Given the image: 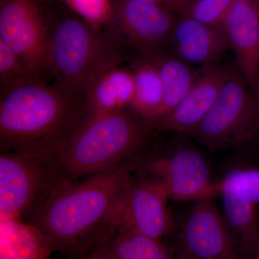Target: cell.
<instances>
[{"instance_id": "cell-1", "label": "cell", "mask_w": 259, "mask_h": 259, "mask_svg": "<svg viewBox=\"0 0 259 259\" xmlns=\"http://www.w3.org/2000/svg\"><path fill=\"white\" fill-rule=\"evenodd\" d=\"M139 156L115 169L62 184L29 218L51 245L69 259H83L111 241L112 215L122 191L139 168Z\"/></svg>"}, {"instance_id": "cell-2", "label": "cell", "mask_w": 259, "mask_h": 259, "mask_svg": "<svg viewBox=\"0 0 259 259\" xmlns=\"http://www.w3.org/2000/svg\"><path fill=\"white\" fill-rule=\"evenodd\" d=\"M92 114L84 95L26 75L0 89V149L54 156Z\"/></svg>"}, {"instance_id": "cell-3", "label": "cell", "mask_w": 259, "mask_h": 259, "mask_svg": "<svg viewBox=\"0 0 259 259\" xmlns=\"http://www.w3.org/2000/svg\"><path fill=\"white\" fill-rule=\"evenodd\" d=\"M154 130L131 109L92 114L54 156L64 183L111 171L137 157Z\"/></svg>"}, {"instance_id": "cell-4", "label": "cell", "mask_w": 259, "mask_h": 259, "mask_svg": "<svg viewBox=\"0 0 259 259\" xmlns=\"http://www.w3.org/2000/svg\"><path fill=\"white\" fill-rule=\"evenodd\" d=\"M129 55L106 26L97 29L73 15L51 16L46 73L65 90L84 95L98 73L112 65L127 62Z\"/></svg>"}, {"instance_id": "cell-5", "label": "cell", "mask_w": 259, "mask_h": 259, "mask_svg": "<svg viewBox=\"0 0 259 259\" xmlns=\"http://www.w3.org/2000/svg\"><path fill=\"white\" fill-rule=\"evenodd\" d=\"M259 135V103L239 71L231 69L217 100L186 135L214 151L241 147Z\"/></svg>"}, {"instance_id": "cell-6", "label": "cell", "mask_w": 259, "mask_h": 259, "mask_svg": "<svg viewBox=\"0 0 259 259\" xmlns=\"http://www.w3.org/2000/svg\"><path fill=\"white\" fill-rule=\"evenodd\" d=\"M64 184L53 156L0 154V214L28 219L55 189Z\"/></svg>"}, {"instance_id": "cell-7", "label": "cell", "mask_w": 259, "mask_h": 259, "mask_svg": "<svg viewBox=\"0 0 259 259\" xmlns=\"http://www.w3.org/2000/svg\"><path fill=\"white\" fill-rule=\"evenodd\" d=\"M51 15L37 0H0V40L20 58L30 75L47 72Z\"/></svg>"}, {"instance_id": "cell-8", "label": "cell", "mask_w": 259, "mask_h": 259, "mask_svg": "<svg viewBox=\"0 0 259 259\" xmlns=\"http://www.w3.org/2000/svg\"><path fill=\"white\" fill-rule=\"evenodd\" d=\"M169 194L164 185L150 175H134L121 194L112 215L114 228H125L143 236L162 240L175 228L167 202Z\"/></svg>"}, {"instance_id": "cell-9", "label": "cell", "mask_w": 259, "mask_h": 259, "mask_svg": "<svg viewBox=\"0 0 259 259\" xmlns=\"http://www.w3.org/2000/svg\"><path fill=\"white\" fill-rule=\"evenodd\" d=\"M233 233L221 215L214 197L195 201L181 225L177 259H239Z\"/></svg>"}, {"instance_id": "cell-10", "label": "cell", "mask_w": 259, "mask_h": 259, "mask_svg": "<svg viewBox=\"0 0 259 259\" xmlns=\"http://www.w3.org/2000/svg\"><path fill=\"white\" fill-rule=\"evenodd\" d=\"M161 5L117 1L105 26L130 55H148L167 49L177 18Z\"/></svg>"}, {"instance_id": "cell-11", "label": "cell", "mask_w": 259, "mask_h": 259, "mask_svg": "<svg viewBox=\"0 0 259 259\" xmlns=\"http://www.w3.org/2000/svg\"><path fill=\"white\" fill-rule=\"evenodd\" d=\"M144 166L150 175L164 185L170 199L195 202L218 195L219 182L211 180L207 160L194 148H179L151 158Z\"/></svg>"}, {"instance_id": "cell-12", "label": "cell", "mask_w": 259, "mask_h": 259, "mask_svg": "<svg viewBox=\"0 0 259 259\" xmlns=\"http://www.w3.org/2000/svg\"><path fill=\"white\" fill-rule=\"evenodd\" d=\"M225 221L236 240L238 250L253 259L259 241L256 202L252 197L245 168H234L219 182Z\"/></svg>"}, {"instance_id": "cell-13", "label": "cell", "mask_w": 259, "mask_h": 259, "mask_svg": "<svg viewBox=\"0 0 259 259\" xmlns=\"http://www.w3.org/2000/svg\"><path fill=\"white\" fill-rule=\"evenodd\" d=\"M231 69L217 64L202 66L190 92L155 129L186 136L195 128L214 105Z\"/></svg>"}, {"instance_id": "cell-14", "label": "cell", "mask_w": 259, "mask_h": 259, "mask_svg": "<svg viewBox=\"0 0 259 259\" xmlns=\"http://www.w3.org/2000/svg\"><path fill=\"white\" fill-rule=\"evenodd\" d=\"M221 25L238 71L253 93L259 74V0H236Z\"/></svg>"}, {"instance_id": "cell-15", "label": "cell", "mask_w": 259, "mask_h": 259, "mask_svg": "<svg viewBox=\"0 0 259 259\" xmlns=\"http://www.w3.org/2000/svg\"><path fill=\"white\" fill-rule=\"evenodd\" d=\"M167 48L191 66L217 64L231 49L222 25H207L183 15L177 18Z\"/></svg>"}, {"instance_id": "cell-16", "label": "cell", "mask_w": 259, "mask_h": 259, "mask_svg": "<svg viewBox=\"0 0 259 259\" xmlns=\"http://www.w3.org/2000/svg\"><path fill=\"white\" fill-rule=\"evenodd\" d=\"M123 64L102 70L88 85L84 95L92 113L131 109L135 93L134 76L129 65Z\"/></svg>"}, {"instance_id": "cell-17", "label": "cell", "mask_w": 259, "mask_h": 259, "mask_svg": "<svg viewBox=\"0 0 259 259\" xmlns=\"http://www.w3.org/2000/svg\"><path fill=\"white\" fill-rule=\"evenodd\" d=\"M127 63L134 73L135 81L134 97L131 109L155 128L164 99L159 70L148 56L131 54Z\"/></svg>"}, {"instance_id": "cell-18", "label": "cell", "mask_w": 259, "mask_h": 259, "mask_svg": "<svg viewBox=\"0 0 259 259\" xmlns=\"http://www.w3.org/2000/svg\"><path fill=\"white\" fill-rule=\"evenodd\" d=\"M52 253L47 238L36 227L0 214V259H50Z\"/></svg>"}, {"instance_id": "cell-19", "label": "cell", "mask_w": 259, "mask_h": 259, "mask_svg": "<svg viewBox=\"0 0 259 259\" xmlns=\"http://www.w3.org/2000/svg\"><path fill=\"white\" fill-rule=\"evenodd\" d=\"M146 56H149L157 66L164 90L163 107L156 125L188 94L197 79L198 71H194L192 66L167 51V49Z\"/></svg>"}, {"instance_id": "cell-20", "label": "cell", "mask_w": 259, "mask_h": 259, "mask_svg": "<svg viewBox=\"0 0 259 259\" xmlns=\"http://www.w3.org/2000/svg\"><path fill=\"white\" fill-rule=\"evenodd\" d=\"M110 245L117 259H177L175 250L162 240L143 236L125 228L116 229Z\"/></svg>"}, {"instance_id": "cell-21", "label": "cell", "mask_w": 259, "mask_h": 259, "mask_svg": "<svg viewBox=\"0 0 259 259\" xmlns=\"http://www.w3.org/2000/svg\"><path fill=\"white\" fill-rule=\"evenodd\" d=\"M236 0H194L182 10L180 15L200 23L220 25Z\"/></svg>"}, {"instance_id": "cell-22", "label": "cell", "mask_w": 259, "mask_h": 259, "mask_svg": "<svg viewBox=\"0 0 259 259\" xmlns=\"http://www.w3.org/2000/svg\"><path fill=\"white\" fill-rule=\"evenodd\" d=\"M75 11L83 18L85 21L97 28L104 23L106 25L111 16L112 8L108 0H69Z\"/></svg>"}, {"instance_id": "cell-23", "label": "cell", "mask_w": 259, "mask_h": 259, "mask_svg": "<svg viewBox=\"0 0 259 259\" xmlns=\"http://www.w3.org/2000/svg\"><path fill=\"white\" fill-rule=\"evenodd\" d=\"M28 74L20 58L0 40V89Z\"/></svg>"}, {"instance_id": "cell-24", "label": "cell", "mask_w": 259, "mask_h": 259, "mask_svg": "<svg viewBox=\"0 0 259 259\" xmlns=\"http://www.w3.org/2000/svg\"><path fill=\"white\" fill-rule=\"evenodd\" d=\"M250 194L257 204H259V169L245 168Z\"/></svg>"}, {"instance_id": "cell-25", "label": "cell", "mask_w": 259, "mask_h": 259, "mask_svg": "<svg viewBox=\"0 0 259 259\" xmlns=\"http://www.w3.org/2000/svg\"><path fill=\"white\" fill-rule=\"evenodd\" d=\"M83 259H117L112 250L110 241L94 250Z\"/></svg>"}, {"instance_id": "cell-26", "label": "cell", "mask_w": 259, "mask_h": 259, "mask_svg": "<svg viewBox=\"0 0 259 259\" xmlns=\"http://www.w3.org/2000/svg\"><path fill=\"white\" fill-rule=\"evenodd\" d=\"M117 1L136 2V3H149V4L161 5L175 11V7L172 0H117Z\"/></svg>"}, {"instance_id": "cell-27", "label": "cell", "mask_w": 259, "mask_h": 259, "mask_svg": "<svg viewBox=\"0 0 259 259\" xmlns=\"http://www.w3.org/2000/svg\"><path fill=\"white\" fill-rule=\"evenodd\" d=\"M193 1L194 0H180V14L187 5H190Z\"/></svg>"}, {"instance_id": "cell-28", "label": "cell", "mask_w": 259, "mask_h": 259, "mask_svg": "<svg viewBox=\"0 0 259 259\" xmlns=\"http://www.w3.org/2000/svg\"><path fill=\"white\" fill-rule=\"evenodd\" d=\"M253 93H254L255 96L256 97L257 100H258L259 103V74L258 79H257L256 83H255L254 92H253Z\"/></svg>"}, {"instance_id": "cell-29", "label": "cell", "mask_w": 259, "mask_h": 259, "mask_svg": "<svg viewBox=\"0 0 259 259\" xmlns=\"http://www.w3.org/2000/svg\"><path fill=\"white\" fill-rule=\"evenodd\" d=\"M253 259H259V241L258 245H257L256 250H255L254 256Z\"/></svg>"}]
</instances>
